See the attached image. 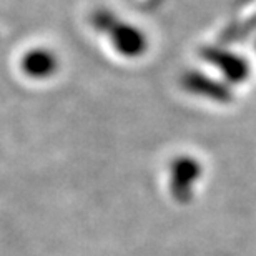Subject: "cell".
<instances>
[{
    "label": "cell",
    "mask_w": 256,
    "mask_h": 256,
    "mask_svg": "<svg viewBox=\"0 0 256 256\" xmlns=\"http://www.w3.org/2000/svg\"><path fill=\"white\" fill-rule=\"evenodd\" d=\"M58 68V60L52 50L35 47L27 50L20 58V70L32 80H47Z\"/></svg>",
    "instance_id": "6da1fadb"
},
{
    "label": "cell",
    "mask_w": 256,
    "mask_h": 256,
    "mask_svg": "<svg viewBox=\"0 0 256 256\" xmlns=\"http://www.w3.org/2000/svg\"><path fill=\"white\" fill-rule=\"evenodd\" d=\"M114 44L120 50V54L126 57H136L145 48V38L136 28H132L128 25H122L114 32Z\"/></svg>",
    "instance_id": "7a4b0ae2"
}]
</instances>
